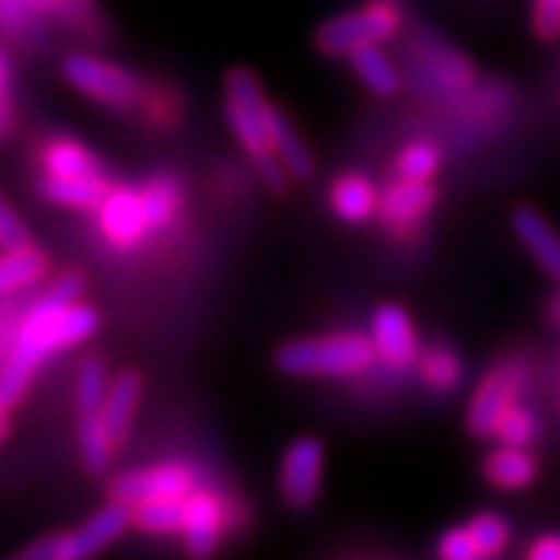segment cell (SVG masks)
<instances>
[{
    "label": "cell",
    "mask_w": 560,
    "mask_h": 560,
    "mask_svg": "<svg viewBox=\"0 0 560 560\" xmlns=\"http://www.w3.org/2000/svg\"><path fill=\"white\" fill-rule=\"evenodd\" d=\"M81 290L84 278L79 271H69L54 280L32 305V312L20 320L10 355L0 368V405L7 411L20 405L35 371L54 352L81 346L101 330V312L88 302H79Z\"/></svg>",
    "instance_id": "1"
},
{
    "label": "cell",
    "mask_w": 560,
    "mask_h": 560,
    "mask_svg": "<svg viewBox=\"0 0 560 560\" xmlns=\"http://www.w3.org/2000/svg\"><path fill=\"white\" fill-rule=\"evenodd\" d=\"M268 106L261 94L259 79L249 69H231L224 79V119L231 125L234 138L246 150L259 172L261 184L271 194H283L287 180L293 178L287 165L278 160L271 138H268Z\"/></svg>",
    "instance_id": "2"
},
{
    "label": "cell",
    "mask_w": 560,
    "mask_h": 560,
    "mask_svg": "<svg viewBox=\"0 0 560 560\" xmlns=\"http://www.w3.org/2000/svg\"><path fill=\"white\" fill-rule=\"evenodd\" d=\"M377 349L361 334H327L278 349V368L290 377H355L371 371Z\"/></svg>",
    "instance_id": "3"
},
{
    "label": "cell",
    "mask_w": 560,
    "mask_h": 560,
    "mask_svg": "<svg viewBox=\"0 0 560 560\" xmlns=\"http://www.w3.org/2000/svg\"><path fill=\"white\" fill-rule=\"evenodd\" d=\"M401 25L399 3L393 0H371L359 10L327 20L315 35V44L324 57H349L364 44H383L393 38Z\"/></svg>",
    "instance_id": "4"
},
{
    "label": "cell",
    "mask_w": 560,
    "mask_h": 560,
    "mask_svg": "<svg viewBox=\"0 0 560 560\" xmlns=\"http://www.w3.org/2000/svg\"><path fill=\"white\" fill-rule=\"evenodd\" d=\"M237 523V508L219 489L200 486L184 499V517H180L178 539L184 551L194 560H209L228 539V533Z\"/></svg>",
    "instance_id": "5"
},
{
    "label": "cell",
    "mask_w": 560,
    "mask_h": 560,
    "mask_svg": "<svg viewBox=\"0 0 560 560\" xmlns=\"http://www.w3.org/2000/svg\"><path fill=\"white\" fill-rule=\"evenodd\" d=\"M202 486L200 470L187 460H162L153 467L128 470L113 480V499L138 508L147 501H180Z\"/></svg>",
    "instance_id": "6"
},
{
    "label": "cell",
    "mask_w": 560,
    "mask_h": 560,
    "mask_svg": "<svg viewBox=\"0 0 560 560\" xmlns=\"http://www.w3.org/2000/svg\"><path fill=\"white\" fill-rule=\"evenodd\" d=\"M62 75L75 91L103 106L128 109L140 97V81L128 69L101 57H91V54H69L62 62Z\"/></svg>",
    "instance_id": "7"
},
{
    "label": "cell",
    "mask_w": 560,
    "mask_h": 560,
    "mask_svg": "<svg viewBox=\"0 0 560 560\" xmlns=\"http://www.w3.org/2000/svg\"><path fill=\"white\" fill-rule=\"evenodd\" d=\"M523 386H526V368L521 361H504L492 368L477 386L470 408H467V430L474 436H495L501 418L521 405Z\"/></svg>",
    "instance_id": "8"
},
{
    "label": "cell",
    "mask_w": 560,
    "mask_h": 560,
    "mask_svg": "<svg viewBox=\"0 0 560 560\" xmlns=\"http://www.w3.org/2000/svg\"><path fill=\"white\" fill-rule=\"evenodd\" d=\"M131 526H135L131 508L113 499L81 526L54 536V560H94L109 545H116Z\"/></svg>",
    "instance_id": "9"
},
{
    "label": "cell",
    "mask_w": 560,
    "mask_h": 560,
    "mask_svg": "<svg viewBox=\"0 0 560 560\" xmlns=\"http://www.w3.org/2000/svg\"><path fill=\"white\" fill-rule=\"evenodd\" d=\"M324 486V445L315 436H300L280 460V495L293 508L315 504Z\"/></svg>",
    "instance_id": "10"
},
{
    "label": "cell",
    "mask_w": 560,
    "mask_h": 560,
    "mask_svg": "<svg viewBox=\"0 0 560 560\" xmlns=\"http://www.w3.org/2000/svg\"><path fill=\"white\" fill-rule=\"evenodd\" d=\"M371 342L377 349V361L393 371H405L420 361V340L415 320L401 305H381L371 320Z\"/></svg>",
    "instance_id": "11"
},
{
    "label": "cell",
    "mask_w": 560,
    "mask_h": 560,
    "mask_svg": "<svg viewBox=\"0 0 560 560\" xmlns=\"http://www.w3.org/2000/svg\"><path fill=\"white\" fill-rule=\"evenodd\" d=\"M101 228L106 241L119 249H135L147 234H150V221L143 209V197L131 187H109L106 200L97 209Z\"/></svg>",
    "instance_id": "12"
},
{
    "label": "cell",
    "mask_w": 560,
    "mask_h": 560,
    "mask_svg": "<svg viewBox=\"0 0 560 560\" xmlns=\"http://www.w3.org/2000/svg\"><path fill=\"white\" fill-rule=\"evenodd\" d=\"M436 202V187L430 180H408L396 178L381 194V221L389 224L393 231H411Z\"/></svg>",
    "instance_id": "13"
},
{
    "label": "cell",
    "mask_w": 560,
    "mask_h": 560,
    "mask_svg": "<svg viewBox=\"0 0 560 560\" xmlns=\"http://www.w3.org/2000/svg\"><path fill=\"white\" fill-rule=\"evenodd\" d=\"M511 228H514L517 241L523 243V249L533 256V261L548 278L560 283V234L545 221V215L536 212L533 206H521L511 215Z\"/></svg>",
    "instance_id": "14"
},
{
    "label": "cell",
    "mask_w": 560,
    "mask_h": 560,
    "mask_svg": "<svg viewBox=\"0 0 560 560\" xmlns=\"http://www.w3.org/2000/svg\"><path fill=\"white\" fill-rule=\"evenodd\" d=\"M418 62L420 75L430 81L433 88H440V91H464V88H470L474 79H477L474 62L467 60L464 54H458V50L440 44V40L420 44Z\"/></svg>",
    "instance_id": "15"
},
{
    "label": "cell",
    "mask_w": 560,
    "mask_h": 560,
    "mask_svg": "<svg viewBox=\"0 0 560 560\" xmlns=\"http://www.w3.org/2000/svg\"><path fill=\"white\" fill-rule=\"evenodd\" d=\"M330 206H334L337 219H342L346 224H361L381 212V190L368 175L346 172L330 187Z\"/></svg>",
    "instance_id": "16"
},
{
    "label": "cell",
    "mask_w": 560,
    "mask_h": 560,
    "mask_svg": "<svg viewBox=\"0 0 560 560\" xmlns=\"http://www.w3.org/2000/svg\"><path fill=\"white\" fill-rule=\"evenodd\" d=\"M140 389H143V381H140L138 371H121L109 383V393H106V401L101 408V420L116 448L128 440L131 420H135V411H138Z\"/></svg>",
    "instance_id": "17"
},
{
    "label": "cell",
    "mask_w": 560,
    "mask_h": 560,
    "mask_svg": "<svg viewBox=\"0 0 560 560\" xmlns=\"http://www.w3.org/2000/svg\"><path fill=\"white\" fill-rule=\"evenodd\" d=\"M486 480L504 492H521L529 482L539 477V464L523 445H499L486 464H482Z\"/></svg>",
    "instance_id": "18"
},
{
    "label": "cell",
    "mask_w": 560,
    "mask_h": 560,
    "mask_svg": "<svg viewBox=\"0 0 560 560\" xmlns=\"http://www.w3.org/2000/svg\"><path fill=\"white\" fill-rule=\"evenodd\" d=\"M40 194L57 206L66 209H81V212H97L101 202L109 194V180L97 175H81V178H57V175H44L40 180Z\"/></svg>",
    "instance_id": "19"
},
{
    "label": "cell",
    "mask_w": 560,
    "mask_h": 560,
    "mask_svg": "<svg viewBox=\"0 0 560 560\" xmlns=\"http://www.w3.org/2000/svg\"><path fill=\"white\" fill-rule=\"evenodd\" d=\"M268 138H271V147H275L278 160L287 165V172H290L293 178H312L315 160H312L305 140L300 138V131L293 128V121L287 119L278 106H268Z\"/></svg>",
    "instance_id": "20"
},
{
    "label": "cell",
    "mask_w": 560,
    "mask_h": 560,
    "mask_svg": "<svg viewBox=\"0 0 560 560\" xmlns=\"http://www.w3.org/2000/svg\"><path fill=\"white\" fill-rule=\"evenodd\" d=\"M346 60L352 66V72L368 84L371 94H377V97H393V94H399V66L393 62V57L383 50L381 44H364L359 50H352Z\"/></svg>",
    "instance_id": "21"
},
{
    "label": "cell",
    "mask_w": 560,
    "mask_h": 560,
    "mask_svg": "<svg viewBox=\"0 0 560 560\" xmlns=\"http://www.w3.org/2000/svg\"><path fill=\"white\" fill-rule=\"evenodd\" d=\"M47 271V256L40 253L38 246H16V249H7L0 256V296L7 293H16L22 287H32L38 283Z\"/></svg>",
    "instance_id": "22"
},
{
    "label": "cell",
    "mask_w": 560,
    "mask_h": 560,
    "mask_svg": "<svg viewBox=\"0 0 560 560\" xmlns=\"http://www.w3.org/2000/svg\"><path fill=\"white\" fill-rule=\"evenodd\" d=\"M44 168H47V175H57V178H81V175L103 172L97 156L69 138L54 140L44 147Z\"/></svg>",
    "instance_id": "23"
},
{
    "label": "cell",
    "mask_w": 560,
    "mask_h": 560,
    "mask_svg": "<svg viewBox=\"0 0 560 560\" xmlns=\"http://www.w3.org/2000/svg\"><path fill=\"white\" fill-rule=\"evenodd\" d=\"M143 209H147V221H150V231H160V228H168L172 221L178 219L180 202H184V190L180 184L172 175H162V178H153L143 190Z\"/></svg>",
    "instance_id": "24"
},
{
    "label": "cell",
    "mask_w": 560,
    "mask_h": 560,
    "mask_svg": "<svg viewBox=\"0 0 560 560\" xmlns=\"http://www.w3.org/2000/svg\"><path fill=\"white\" fill-rule=\"evenodd\" d=\"M109 371H106V361L97 355H88L79 364V374H75V408H79V418L84 415H101L106 393H109Z\"/></svg>",
    "instance_id": "25"
},
{
    "label": "cell",
    "mask_w": 560,
    "mask_h": 560,
    "mask_svg": "<svg viewBox=\"0 0 560 560\" xmlns=\"http://www.w3.org/2000/svg\"><path fill=\"white\" fill-rule=\"evenodd\" d=\"M79 452L81 464L88 467V474H106L109 470L116 445L109 440L101 415H84V418H79Z\"/></svg>",
    "instance_id": "26"
},
{
    "label": "cell",
    "mask_w": 560,
    "mask_h": 560,
    "mask_svg": "<svg viewBox=\"0 0 560 560\" xmlns=\"http://www.w3.org/2000/svg\"><path fill=\"white\" fill-rule=\"evenodd\" d=\"M135 526L147 536H178L180 517H184V499L180 501H147L131 508Z\"/></svg>",
    "instance_id": "27"
},
{
    "label": "cell",
    "mask_w": 560,
    "mask_h": 560,
    "mask_svg": "<svg viewBox=\"0 0 560 560\" xmlns=\"http://www.w3.org/2000/svg\"><path fill=\"white\" fill-rule=\"evenodd\" d=\"M420 377L433 393H452L464 377V364L448 346H436L420 359Z\"/></svg>",
    "instance_id": "28"
},
{
    "label": "cell",
    "mask_w": 560,
    "mask_h": 560,
    "mask_svg": "<svg viewBox=\"0 0 560 560\" xmlns=\"http://www.w3.org/2000/svg\"><path fill=\"white\" fill-rule=\"evenodd\" d=\"M440 165V150L433 143H427V140H415L396 156V175L408 180H433Z\"/></svg>",
    "instance_id": "29"
},
{
    "label": "cell",
    "mask_w": 560,
    "mask_h": 560,
    "mask_svg": "<svg viewBox=\"0 0 560 560\" xmlns=\"http://www.w3.org/2000/svg\"><path fill=\"white\" fill-rule=\"evenodd\" d=\"M467 529L477 539L486 560L501 558L508 541H511V526H508V521L501 514H477L474 521H467Z\"/></svg>",
    "instance_id": "30"
},
{
    "label": "cell",
    "mask_w": 560,
    "mask_h": 560,
    "mask_svg": "<svg viewBox=\"0 0 560 560\" xmlns=\"http://www.w3.org/2000/svg\"><path fill=\"white\" fill-rule=\"evenodd\" d=\"M539 436V418L529 411V408H523V405H514L501 423L495 427V440L501 445H523V448H529V442Z\"/></svg>",
    "instance_id": "31"
},
{
    "label": "cell",
    "mask_w": 560,
    "mask_h": 560,
    "mask_svg": "<svg viewBox=\"0 0 560 560\" xmlns=\"http://www.w3.org/2000/svg\"><path fill=\"white\" fill-rule=\"evenodd\" d=\"M436 555H440V560H486L477 539L470 536L467 523L464 526H452V529L442 533L440 545H436Z\"/></svg>",
    "instance_id": "32"
},
{
    "label": "cell",
    "mask_w": 560,
    "mask_h": 560,
    "mask_svg": "<svg viewBox=\"0 0 560 560\" xmlns=\"http://www.w3.org/2000/svg\"><path fill=\"white\" fill-rule=\"evenodd\" d=\"M38 10L28 0H0V28L7 35L25 38L28 32H35Z\"/></svg>",
    "instance_id": "33"
},
{
    "label": "cell",
    "mask_w": 560,
    "mask_h": 560,
    "mask_svg": "<svg viewBox=\"0 0 560 560\" xmlns=\"http://www.w3.org/2000/svg\"><path fill=\"white\" fill-rule=\"evenodd\" d=\"M28 228L13 212V206L0 197V246L3 249H16V246H28Z\"/></svg>",
    "instance_id": "34"
},
{
    "label": "cell",
    "mask_w": 560,
    "mask_h": 560,
    "mask_svg": "<svg viewBox=\"0 0 560 560\" xmlns=\"http://www.w3.org/2000/svg\"><path fill=\"white\" fill-rule=\"evenodd\" d=\"M533 32L541 40L560 38V0H533Z\"/></svg>",
    "instance_id": "35"
},
{
    "label": "cell",
    "mask_w": 560,
    "mask_h": 560,
    "mask_svg": "<svg viewBox=\"0 0 560 560\" xmlns=\"http://www.w3.org/2000/svg\"><path fill=\"white\" fill-rule=\"evenodd\" d=\"M10 84H13V72L10 62L0 50V140L13 131V97H10Z\"/></svg>",
    "instance_id": "36"
},
{
    "label": "cell",
    "mask_w": 560,
    "mask_h": 560,
    "mask_svg": "<svg viewBox=\"0 0 560 560\" xmlns=\"http://www.w3.org/2000/svg\"><path fill=\"white\" fill-rule=\"evenodd\" d=\"M523 560H560V533H545L526 548Z\"/></svg>",
    "instance_id": "37"
},
{
    "label": "cell",
    "mask_w": 560,
    "mask_h": 560,
    "mask_svg": "<svg viewBox=\"0 0 560 560\" xmlns=\"http://www.w3.org/2000/svg\"><path fill=\"white\" fill-rule=\"evenodd\" d=\"M38 13H57L62 7V0H28Z\"/></svg>",
    "instance_id": "38"
},
{
    "label": "cell",
    "mask_w": 560,
    "mask_h": 560,
    "mask_svg": "<svg viewBox=\"0 0 560 560\" xmlns=\"http://www.w3.org/2000/svg\"><path fill=\"white\" fill-rule=\"evenodd\" d=\"M548 318H551V324H555V327H560V290L555 293L551 305H548Z\"/></svg>",
    "instance_id": "39"
},
{
    "label": "cell",
    "mask_w": 560,
    "mask_h": 560,
    "mask_svg": "<svg viewBox=\"0 0 560 560\" xmlns=\"http://www.w3.org/2000/svg\"><path fill=\"white\" fill-rule=\"evenodd\" d=\"M7 433H10V423H7V411L0 408V442L7 440Z\"/></svg>",
    "instance_id": "40"
},
{
    "label": "cell",
    "mask_w": 560,
    "mask_h": 560,
    "mask_svg": "<svg viewBox=\"0 0 560 560\" xmlns=\"http://www.w3.org/2000/svg\"><path fill=\"white\" fill-rule=\"evenodd\" d=\"M10 560H32V555H28V551H22V555H16V558H10Z\"/></svg>",
    "instance_id": "41"
},
{
    "label": "cell",
    "mask_w": 560,
    "mask_h": 560,
    "mask_svg": "<svg viewBox=\"0 0 560 560\" xmlns=\"http://www.w3.org/2000/svg\"><path fill=\"white\" fill-rule=\"evenodd\" d=\"M62 3H75L79 7V3H88V0H62Z\"/></svg>",
    "instance_id": "42"
}]
</instances>
